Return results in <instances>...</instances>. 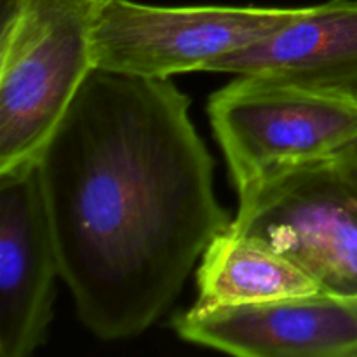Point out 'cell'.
<instances>
[{"mask_svg": "<svg viewBox=\"0 0 357 357\" xmlns=\"http://www.w3.org/2000/svg\"><path fill=\"white\" fill-rule=\"evenodd\" d=\"M110 0H0V173L37 162L94 66Z\"/></svg>", "mask_w": 357, "mask_h": 357, "instance_id": "2", "label": "cell"}, {"mask_svg": "<svg viewBox=\"0 0 357 357\" xmlns=\"http://www.w3.org/2000/svg\"><path fill=\"white\" fill-rule=\"evenodd\" d=\"M206 72L357 93V0H326L268 37L220 56Z\"/></svg>", "mask_w": 357, "mask_h": 357, "instance_id": "8", "label": "cell"}, {"mask_svg": "<svg viewBox=\"0 0 357 357\" xmlns=\"http://www.w3.org/2000/svg\"><path fill=\"white\" fill-rule=\"evenodd\" d=\"M229 230L271 248L323 293L357 298V185L335 157L250 181Z\"/></svg>", "mask_w": 357, "mask_h": 357, "instance_id": "3", "label": "cell"}, {"mask_svg": "<svg viewBox=\"0 0 357 357\" xmlns=\"http://www.w3.org/2000/svg\"><path fill=\"white\" fill-rule=\"evenodd\" d=\"M58 278L37 162L0 173V357H26L44 344Z\"/></svg>", "mask_w": 357, "mask_h": 357, "instance_id": "7", "label": "cell"}, {"mask_svg": "<svg viewBox=\"0 0 357 357\" xmlns=\"http://www.w3.org/2000/svg\"><path fill=\"white\" fill-rule=\"evenodd\" d=\"M305 7H162L110 0L94 30V66L143 79L206 70L220 56L268 37Z\"/></svg>", "mask_w": 357, "mask_h": 357, "instance_id": "5", "label": "cell"}, {"mask_svg": "<svg viewBox=\"0 0 357 357\" xmlns=\"http://www.w3.org/2000/svg\"><path fill=\"white\" fill-rule=\"evenodd\" d=\"M335 159L340 164L342 169L347 173V176L357 185V139L349 146H345L340 153H337Z\"/></svg>", "mask_w": 357, "mask_h": 357, "instance_id": "10", "label": "cell"}, {"mask_svg": "<svg viewBox=\"0 0 357 357\" xmlns=\"http://www.w3.org/2000/svg\"><path fill=\"white\" fill-rule=\"evenodd\" d=\"M190 103L171 79L94 70L37 159L61 279L101 340L157 323L232 222Z\"/></svg>", "mask_w": 357, "mask_h": 357, "instance_id": "1", "label": "cell"}, {"mask_svg": "<svg viewBox=\"0 0 357 357\" xmlns=\"http://www.w3.org/2000/svg\"><path fill=\"white\" fill-rule=\"evenodd\" d=\"M208 115L236 190L264 173L330 159L357 139V93L237 75Z\"/></svg>", "mask_w": 357, "mask_h": 357, "instance_id": "4", "label": "cell"}, {"mask_svg": "<svg viewBox=\"0 0 357 357\" xmlns=\"http://www.w3.org/2000/svg\"><path fill=\"white\" fill-rule=\"evenodd\" d=\"M201 305H243L319 293L309 274L251 237L223 230L197 268Z\"/></svg>", "mask_w": 357, "mask_h": 357, "instance_id": "9", "label": "cell"}, {"mask_svg": "<svg viewBox=\"0 0 357 357\" xmlns=\"http://www.w3.org/2000/svg\"><path fill=\"white\" fill-rule=\"evenodd\" d=\"M181 340L241 357H357V298L330 293L178 314Z\"/></svg>", "mask_w": 357, "mask_h": 357, "instance_id": "6", "label": "cell"}]
</instances>
